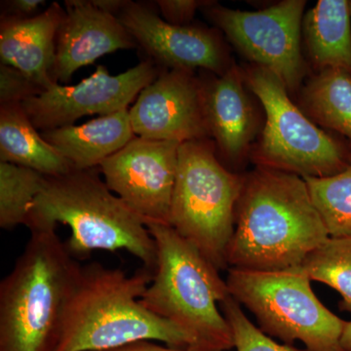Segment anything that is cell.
Returning <instances> with one entry per match:
<instances>
[{
	"label": "cell",
	"instance_id": "6da1fadb",
	"mask_svg": "<svg viewBox=\"0 0 351 351\" xmlns=\"http://www.w3.org/2000/svg\"><path fill=\"white\" fill-rule=\"evenodd\" d=\"M329 237L304 178L257 166L244 176L226 256L228 269L302 267Z\"/></svg>",
	"mask_w": 351,
	"mask_h": 351
},
{
	"label": "cell",
	"instance_id": "7a4b0ae2",
	"mask_svg": "<svg viewBox=\"0 0 351 351\" xmlns=\"http://www.w3.org/2000/svg\"><path fill=\"white\" fill-rule=\"evenodd\" d=\"M58 223L71 228L64 243L75 258H87L95 250H125L145 269H156V240L144 219L108 188L97 168L45 177L25 226L31 232H47L56 230Z\"/></svg>",
	"mask_w": 351,
	"mask_h": 351
},
{
	"label": "cell",
	"instance_id": "3957f363",
	"mask_svg": "<svg viewBox=\"0 0 351 351\" xmlns=\"http://www.w3.org/2000/svg\"><path fill=\"white\" fill-rule=\"evenodd\" d=\"M152 277L145 267L128 276L100 263L82 265L55 351H103L138 341L191 350L188 335L140 304Z\"/></svg>",
	"mask_w": 351,
	"mask_h": 351
},
{
	"label": "cell",
	"instance_id": "277c9868",
	"mask_svg": "<svg viewBox=\"0 0 351 351\" xmlns=\"http://www.w3.org/2000/svg\"><path fill=\"white\" fill-rule=\"evenodd\" d=\"M82 265L56 230L32 232L0 283V351H55Z\"/></svg>",
	"mask_w": 351,
	"mask_h": 351
},
{
	"label": "cell",
	"instance_id": "5b68a950",
	"mask_svg": "<svg viewBox=\"0 0 351 351\" xmlns=\"http://www.w3.org/2000/svg\"><path fill=\"white\" fill-rule=\"evenodd\" d=\"M145 225L156 240L157 265L140 304L188 335L191 350H232V330L218 306L230 294L219 270L170 225Z\"/></svg>",
	"mask_w": 351,
	"mask_h": 351
},
{
	"label": "cell",
	"instance_id": "8992f818",
	"mask_svg": "<svg viewBox=\"0 0 351 351\" xmlns=\"http://www.w3.org/2000/svg\"><path fill=\"white\" fill-rule=\"evenodd\" d=\"M208 138L179 147L170 226L219 271L228 269V246L244 176L226 169Z\"/></svg>",
	"mask_w": 351,
	"mask_h": 351
},
{
	"label": "cell",
	"instance_id": "52a82bcc",
	"mask_svg": "<svg viewBox=\"0 0 351 351\" xmlns=\"http://www.w3.org/2000/svg\"><path fill=\"white\" fill-rule=\"evenodd\" d=\"M228 291L254 314L270 338L293 346L300 341L308 351H345L341 337L346 321L319 301L304 267L254 271L228 269Z\"/></svg>",
	"mask_w": 351,
	"mask_h": 351
},
{
	"label": "cell",
	"instance_id": "ba28073f",
	"mask_svg": "<svg viewBox=\"0 0 351 351\" xmlns=\"http://www.w3.org/2000/svg\"><path fill=\"white\" fill-rule=\"evenodd\" d=\"M243 75L267 117L252 149L257 166L302 178L329 177L345 169L348 162L341 145L291 101L287 88L274 73L254 64Z\"/></svg>",
	"mask_w": 351,
	"mask_h": 351
},
{
	"label": "cell",
	"instance_id": "9c48e42d",
	"mask_svg": "<svg viewBox=\"0 0 351 351\" xmlns=\"http://www.w3.org/2000/svg\"><path fill=\"white\" fill-rule=\"evenodd\" d=\"M306 4L304 0H284L250 12L210 2L201 10L241 54L274 73L292 93L301 89L307 73L301 48Z\"/></svg>",
	"mask_w": 351,
	"mask_h": 351
},
{
	"label": "cell",
	"instance_id": "30bf717a",
	"mask_svg": "<svg viewBox=\"0 0 351 351\" xmlns=\"http://www.w3.org/2000/svg\"><path fill=\"white\" fill-rule=\"evenodd\" d=\"M160 73L151 59L117 75H110L105 66H98L78 84L64 86L57 83L25 100L22 107L38 131L73 125L86 115L103 117L129 108Z\"/></svg>",
	"mask_w": 351,
	"mask_h": 351
},
{
	"label": "cell",
	"instance_id": "8fae6325",
	"mask_svg": "<svg viewBox=\"0 0 351 351\" xmlns=\"http://www.w3.org/2000/svg\"><path fill=\"white\" fill-rule=\"evenodd\" d=\"M180 145L135 136L99 170L108 188L144 221L170 225Z\"/></svg>",
	"mask_w": 351,
	"mask_h": 351
},
{
	"label": "cell",
	"instance_id": "7c38bea8",
	"mask_svg": "<svg viewBox=\"0 0 351 351\" xmlns=\"http://www.w3.org/2000/svg\"><path fill=\"white\" fill-rule=\"evenodd\" d=\"M138 137L180 144L209 138L202 80L189 69H164L129 108Z\"/></svg>",
	"mask_w": 351,
	"mask_h": 351
},
{
	"label": "cell",
	"instance_id": "4fadbf2b",
	"mask_svg": "<svg viewBox=\"0 0 351 351\" xmlns=\"http://www.w3.org/2000/svg\"><path fill=\"white\" fill-rule=\"evenodd\" d=\"M117 17L149 59L165 68L221 75L232 66L214 29L169 24L152 7L130 0Z\"/></svg>",
	"mask_w": 351,
	"mask_h": 351
},
{
	"label": "cell",
	"instance_id": "5bb4252c",
	"mask_svg": "<svg viewBox=\"0 0 351 351\" xmlns=\"http://www.w3.org/2000/svg\"><path fill=\"white\" fill-rule=\"evenodd\" d=\"M64 11L57 36L58 83L69 82L76 71L104 55L138 46L117 16L97 8L91 0H66Z\"/></svg>",
	"mask_w": 351,
	"mask_h": 351
},
{
	"label": "cell",
	"instance_id": "9a60e30c",
	"mask_svg": "<svg viewBox=\"0 0 351 351\" xmlns=\"http://www.w3.org/2000/svg\"><path fill=\"white\" fill-rule=\"evenodd\" d=\"M201 80L210 138H214L221 156L237 162L246 154L256 132L243 71L232 64L223 75Z\"/></svg>",
	"mask_w": 351,
	"mask_h": 351
},
{
	"label": "cell",
	"instance_id": "2e32d148",
	"mask_svg": "<svg viewBox=\"0 0 351 351\" xmlns=\"http://www.w3.org/2000/svg\"><path fill=\"white\" fill-rule=\"evenodd\" d=\"M64 9L53 2L27 19L0 21V61L31 77L44 90L57 84L54 77L57 36Z\"/></svg>",
	"mask_w": 351,
	"mask_h": 351
},
{
	"label": "cell",
	"instance_id": "e0dca14e",
	"mask_svg": "<svg viewBox=\"0 0 351 351\" xmlns=\"http://www.w3.org/2000/svg\"><path fill=\"white\" fill-rule=\"evenodd\" d=\"M73 170L100 167L135 137L129 108L103 115L82 125H69L40 132Z\"/></svg>",
	"mask_w": 351,
	"mask_h": 351
},
{
	"label": "cell",
	"instance_id": "ac0fdd59",
	"mask_svg": "<svg viewBox=\"0 0 351 351\" xmlns=\"http://www.w3.org/2000/svg\"><path fill=\"white\" fill-rule=\"evenodd\" d=\"M350 15L346 0H319L304 14L302 32L318 71L338 69L351 75Z\"/></svg>",
	"mask_w": 351,
	"mask_h": 351
},
{
	"label": "cell",
	"instance_id": "d6986e66",
	"mask_svg": "<svg viewBox=\"0 0 351 351\" xmlns=\"http://www.w3.org/2000/svg\"><path fill=\"white\" fill-rule=\"evenodd\" d=\"M0 162L29 168L46 177H56L73 170L44 140L22 104L0 106Z\"/></svg>",
	"mask_w": 351,
	"mask_h": 351
},
{
	"label": "cell",
	"instance_id": "ffe728a7",
	"mask_svg": "<svg viewBox=\"0 0 351 351\" xmlns=\"http://www.w3.org/2000/svg\"><path fill=\"white\" fill-rule=\"evenodd\" d=\"M300 106L315 123L351 142V75L343 69L321 71L301 88Z\"/></svg>",
	"mask_w": 351,
	"mask_h": 351
},
{
	"label": "cell",
	"instance_id": "44dd1931",
	"mask_svg": "<svg viewBox=\"0 0 351 351\" xmlns=\"http://www.w3.org/2000/svg\"><path fill=\"white\" fill-rule=\"evenodd\" d=\"M330 237H351V161L329 177H304Z\"/></svg>",
	"mask_w": 351,
	"mask_h": 351
},
{
	"label": "cell",
	"instance_id": "7402d4cb",
	"mask_svg": "<svg viewBox=\"0 0 351 351\" xmlns=\"http://www.w3.org/2000/svg\"><path fill=\"white\" fill-rule=\"evenodd\" d=\"M46 176L8 162H0V226L24 225L27 212L43 189Z\"/></svg>",
	"mask_w": 351,
	"mask_h": 351
},
{
	"label": "cell",
	"instance_id": "603a6c76",
	"mask_svg": "<svg viewBox=\"0 0 351 351\" xmlns=\"http://www.w3.org/2000/svg\"><path fill=\"white\" fill-rule=\"evenodd\" d=\"M311 281L326 284L343 298L351 313V237H329L302 265Z\"/></svg>",
	"mask_w": 351,
	"mask_h": 351
},
{
	"label": "cell",
	"instance_id": "cb8c5ba5",
	"mask_svg": "<svg viewBox=\"0 0 351 351\" xmlns=\"http://www.w3.org/2000/svg\"><path fill=\"white\" fill-rule=\"evenodd\" d=\"M219 306L232 328L235 351H308L276 343L247 318L232 295L219 302Z\"/></svg>",
	"mask_w": 351,
	"mask_h": 351
},
{
	"label": "cell",
	"instance_id": "d4e9b609",
	"mask_svg": "<svg viewBox=\"0 0 351 351\" xmlns=\"http://www.w3.org/2000/svg\"><path fill=\"white\" fill-rule=\"evenodd\" d=\"M45 90L22 71L0 64V106L23 104Z\"/></svg>",
	"mask_w": 351,
	"mask_h": 351
},
{
	"label": "cell",
	"instance_id": "484cf974",
	"mask_svg": "<svg viewBox=\"0 0 351 351\" xmlns=\"http://www.w3.org/2000/svg\"><path fill=\"white\" fill-rule=\"evenodd\" d=\"M158 7L164 20L176 25H189L198 9H202L210 1L199 0H157L154 2Z\"/></svg>",
	"mask_w": 351,
	"mask_h": 351
},
{
	"label": "cell",
	"instance_id": "4316f807",
	"mask_svg": "<svg viewBox=\"0 0 351 351\" xmlns=\"http://www.w3.org/2000/svg\"><path fill=\"white\" fill-rule=\"evenodd\" d=\"M44 0H7L1 1V19H27L38 15Z\"/></svg>",
	"mask_w": 351,
	"mask_h": 351
},
{
	"label": "cell",
	"instance_id": "83f0119b",
	"mask_svg": "<svg viewBox=\"0 0 351 351\" xmlns=\"http://www.w3.org/2000/svg\"><path fill=\"white\" fill-rule=\"evenodd\" d=\"M103 351H198L189 348H176L171 346H162L154 343V341H138L128 345Z\"/></svg>",
	"mask_w": 351,
	"mask_h": 351
},
{
	"label": "cell",
	"instance_id": "f1b7e54d",
	"mask_svg": "<svg viewBox=\"0 0 351 351\" xmlns=\"http://www.w3.org/2000/svg\"><path fill=\"white\" fill-rule=\"evenodd\" d=\"M91 1L97 8L104 12L119 16V13L123 10L128 0H91Z\"/></svg>",
	"mask_w": 351,
	"mask_h": 351
},
{
	"label": "cell",
	"instance_id": "f546056e",
	"mask_svg": "<svg viewBox=\"0 0 351 351\" xmlns=\"http://www.w3.org/2000/svg\"><path fill=\"white\" fill-rule=\"evenodd\" d=\"M341 346L345 351L351 350V321L346 323L343 337H341Z\"/></svg>",
	"mask_w": 351,
	"mask_h": 351
},
{
	"label": "cell",
	"instance_id": "4dcf8cb0",
	"mask_svg": "<svg viewBox=\"0 0 351 351\" xmlns=\"http://www.w3.org/2000/svg\"><path fill=\"white\" fill-rule=\"evenodd\" d=\"M346 351H351V350H346Z\"/></svg>",
	"mask_w": 351,
	"mask_h": 351
}]
</instances>
